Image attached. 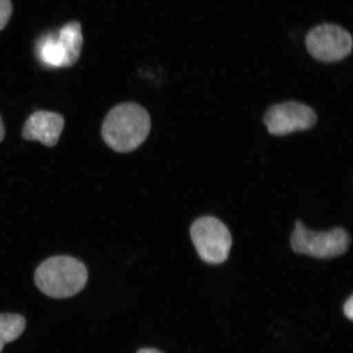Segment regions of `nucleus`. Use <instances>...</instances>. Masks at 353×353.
I'll list each match as a JSON object with an SVG mask.
<instances>
[{
    "instance_id": "1",
    "label": "nucleus",
    "mask_w": 353,
    "mask_h": 353,
    "mask_svg": "<svg viewBox=\"0 0 353 353\" xmlns=\"http://www.w3.org/2000/svg\"><path fill=\"white\" fill-rule=\"evenodd\" d=\"M152 121L142 105L125 103L110 110L101 128L105 143L119 153L134 151L151 131Z\"/></svg>"
},
{
    "instance_id": "2",
    "label": "nucleus",
    "mask_w": 353,
    "mask_h": 353,
    "mask_svg": "<svg viewBox=\"0 0 353 353\" xmlns=\"http://www.w3.org/2000/svg\"><path fill=\"white\" fill-rule=\"evenodd\" d=\"M87 280L85 264L70 256H55L46 260L34 274L39 290L54 299L69 298L81 292Z\"/></svg>"
},
{
    "instance_id": "3",
    "label": "nucleus",
    "mask_w": 353,
    "mask_h": 353,
    "mask_svg": "<svg viewBox=\"0 0 353 353\" xmlns=\"http://www.w3.org/2000/svg\"><path fill=\"white\" fill-rule=\"evenodd\" d=\"M290 244L295 253L329 259L345 254L351 245V236L345 229L335 228L329 232H313L297 220Z\"/></svg>"
},
{
    "instance_id": "4",
    "label": "nucleus",
    "mask_w": 353,
    "mask_h": 353,
    "mask_svg": "<svg viewBox=\"0 0 353 353\" xmlns=\"http://www.w3.org/2000/svg\"><path fill=\"white\" fill-rule=\"evenodd\" d=\"M190 233L203 261L220 264L228 259L232 240L230 232L222 221L205 216L192 223Z\"/></svg>"
},
{
    "instance_id": "5",
    "label": "nucleus",
    "mask_w": 353,
    "mask_h": 353,
    "mask_svg": "<svg viewBox=\"0 0 353 353\" xmlns=\"http://www.w3.org/2000/svg\"><path fill=\"white\" fill-rule=\"evenodd\" d=\"M306 47L310 55L322 63L341 61L352 50V37L347 30L334 24H322L306 35Z\"/></svg>"
},
{
    "instance_id": "6",
    "label": "nucleus",
    "mask_w": 353,
    "mask_h": 353,
    "mask_svg": "<svg viewBox=\"0 0 353 353\" xmlns=\"http://www.w3.org/2000/svg\"><path fill=\"white\" fill-rule=\"evenodd\" d=\"M263 122L269 134L285 136L312 129L317 122V116L309 105L289 101L269 108L264 114Z\"/></svg>"
},
{
    "instance_id": "7",
    "label": "nucleus",
    "mask_w": 353,
    "mask_h": 353,
    "mask_svg": "<svg viewBox=\"0 0 353 353\" xmlns=\"http://www.w3.org/2000/svg\"><path fill=\"white\" fill-rule=\"evenodd\" d=\"M65 120L59 113L37 110L30 114L22 130V138L39 141L46 147H54L63 130Z\"/></svg>"
},
{
    "instance_id": "8",
    "label": "nucleus",
    "mask_w": 353,
    "mask_h": 353,
    "mask_svg": "<svg viewBox=\"0 0 353 353\" xmlns=\"http://www.w3.org/2000/svg\"><path fill=\"white\" fill-rule=\"evenodd\" d=\"M57 38L64 50V68L76 64L81 57L83 43L81 24L77 21L69 22L60 29Z\"/></svg>"
},
{
    "instance_id": "9",
    "label": "nucleus",
    "mask_w": 353,
    "mask_h": 353,
    "mask_svg": "<svg viewBox=\"0 0 353 353\" xmlns=\"http://www.w3.org/2000/svg\"><path fill=\"white\" fill-rule=\"evenodd\" d=\"M38 52L39 59L47 68H64V50L54 34H48L41 39Z\"/></svg>"
},
{
    "instance_id": "10",
    "label": "nucleus",
    "mask_w": 353,
    "mask_h": 353,
    "mask_svg": "<svg viewBox=\"0 0 353 353\" xmlns=\"http://www.w3.org/2000/svg\"><path fill=\"white\" fill-rule=\"evenodd\" d=\"M26 327L23 316L11 313L0 314V343L4 344L19 339Z\"/></svg>"
},
{
    "instance_id": "11",
    "label": "nucleus",
    "mask_w": 353,
    "mask_h": 353,
    "mask_svg": "<svg viewBox=\"0 0 353 353\" xmlns=\"http://www.w3.org/2000/svg\"><path fill=\"white\" fill-rule=\"evenodd\" d=\"M12 14L11 0H0V30H2L10 21Z\"/></svg>"
},
{
    "instance_id": "12",
    "label": "nucleus",
    "mask_w": 353,
    "mask_h": 353,
    "mask_svg": "<svg viewBox=\"0 0 353 353\" xmlns=\"http://www.w3.org/2000/svg\"><path fill=\"white\" fill-rule=\"evenodd\" d=\"M343 312L344 314L347 317L348 319H353V296H350V299L347 300L345 303H344L343 306Z\"/></svg>"
},
{
    "instance_id": "13",
    "label": "nucleus",
    "mask_w": 353,
    "mask_h": 353,
    "mask_svg": "<svg viewBox=\"0 0 353 353\" xmlns=\"http://www.w3.org/2000/svg\"><path fill=\"white\" fill-rule=\"evenodd\" d=\"M4 136H6V129H4L2 118L0 116V143L3 140Z\"/></svg>"
},
{
    "instance_id": "14",
    "label": "nucleus",
    "mask_w": 353,
    "mask_h": 353,
    "mask_svg": "<svg viewBox=\"0 0 353 353\" xmlns=\"http://www.w3.org/2000/svg\"><path fill=\"white\" fill-rule=\"evenodd\" d=\"M137 353H163L157 350H153V348H143V350H140Z\"/></svg>"
},
{
    "instance_id": "15",
    "label": "nucleus",
    "mask_w": 353,
    "mask_h": 353,
    "mask_svg": "<svg viewBox=\"0 0 353 353\" xmlns=\"http://www.w3.org/2000/svg\"><path fill=\"white\" fill-rule=\"evenodd\" d=\"M3 344L0 343V353H1L2 350H3Z\"/></svg>"
}]
</instances>
